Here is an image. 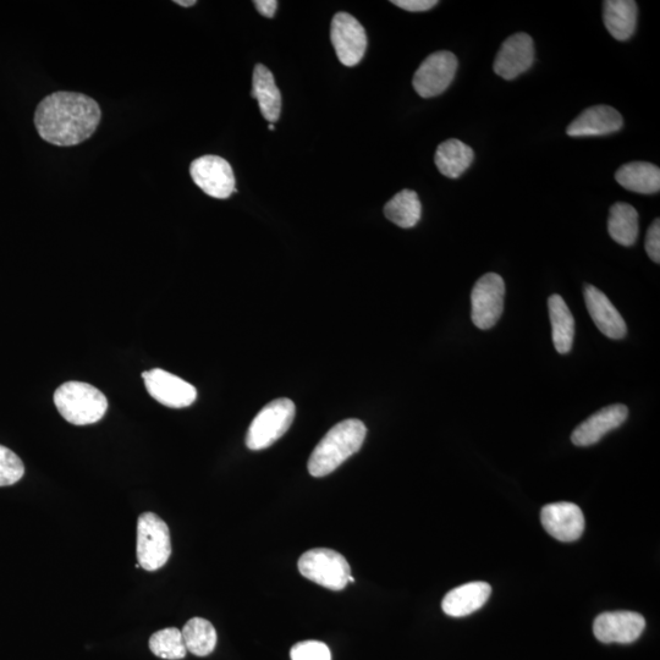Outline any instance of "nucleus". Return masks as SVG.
<instances>
[{
  "label": "nucleus",
  "mask_w": 660,
  "mask_h": 660,
  "mask_svg": "<svg viewBox=\"0 0 660 660\" xmlns=\"http://www.w3.org/2000/svg\"><path fill=\"white\" fill-rule=\"evenodd\" d=\"M102 110L95 99L79 92H54L38 104L35 125L41 139L51 145H80L95 134Z\"/></svg>",
  "instance_id": "1"
},
{
  "label": "nucleus",
  "mask_w": 660,
  "mask_h": 660,
  "mask_svg": "<svg viewBox=\"0 0 660 660\" xmlns=\"http://www.w3.org/2000/svg\"><path fill=\"white\" fill-rule=\"evenodd\" d=\"M365 423L355 418L335 425L318 443L308 460V472L313 477L328 476L356 454L365 442Z\"/></svg>",
  "instance_id": "2"
},
{
  "label": "nucleus",
  "mask_w": 660,
  "mask_h": 660,
  "mask_svg": "<svg viewBox=\"0 0 660 660\" xmlns=\"http://www.w3.org/2000/svg\"><path fill=\"white\" fill-rule=\"evenodd\" d=\"M54 404L64 420L75 426L93 425L101 421L108 409L106 396L84 382H68L57 389Z\"/></svg>",
  "instance_id": "3"
},
{
  "label": "nucleus",
  "mask_w": 660,
  "mask_h": 660,
  "mask_svg": "<svg viewBox=\"0 0 660 660\" xmlns=\"http://www.w3.org/2000/svg\"><path fill=\"white\" fill-rule=\"evenodd\" d=\"M295 415L296 407L290 399L280 398L264 406L247 431V448L263 450L271 447L289 431Z\"/></svg>",
  "instance_id": "4"
},
{
  "label": "nucleus",
  "mask_w": 660,
  "mask_h": 660,
  "mask_svg": "<svg viewBox=\"0 0 660 660\" xmlns=\"http://www.w3.org/2000/svg\"><path fill=\"white\" fill-rule=\"evenodd\" d=\"M137 560L142 569L157 571L172 555L169 527L156 514L145 513L137 521Z\"/></svg>",
  "instance_id": "5"
},
{
  "label": "nucleus",
  "mask_w": 660,
  "mask_h": 660,
  "mask_svg": "<svg viewBox=\"0 0 660 660\" xmlns=\"http://www.w3.org/2000/svg\"><path fill=\"white\" fill-rule=\"evenodd\" d=\"M297 566H299L300 574L307 580L332 591L344 590L351 577L348 560L333 549L308 550L301 555Z\"/></svg>",
  "instance_id": "6"
},
{
  "label": "nucleus",
  "mask_w": 660,
  "mask_h": 660,
  "mask_svg": "<svg viewBox=\"0 0 660 660\" xmlns=\"http://www.w3.org/2000/svg\"><path fill=\"white\" fill-rule=\"evenodd\" d=\"M505 283L499 274L488 273L477 280L471 294L472 322L488 330L498 323L504 311Z\"/></svg>",
  "instance_id": "7"
},
{
  "label": "nucleus",
  "mask_w": 660,
  "mask_h": 660,
  "mask_svg": "<svg viewBox=\"0 0 660 660\" xmlns=\"http://www.w3.org/2000/svg\"><path fill=\"white\" fill-rule=\"evenodd\" d=\"M458 65V58L451 52L442 51L429 55L417 69L412 81L418 96L432 98L442 95L453 82Z\"/></svg>",
  "instance_id": "8"
},
{
  "label": "nucleus",
  "mask_w": 660,
  "mask_h": 660,
  "mask_svg": "<svg viewBox=\"0 0 660 660\" xmlns=\"http://www.w3.org/2000/svg\"><path fill=\"white\" fill-rule=\"evenodd\" d=\"M190 174L194 183L208 196L227 200L234 192L235 175L233 168L224 158L203 156L191 163Z\"/></svg>",
  "instance_id": "9"
},
{
  "label": "nucleus",
  "mask_w": 660,
  "mask_h": 660,
  "mask_svg": "<svg viewBox=\"0 0 660 660\" xmlns=\"http://www.w3.org/2000/svg\"><path fill=\"white\" fill-rule=\"evenodd\" d=\"M330 40L339 62L345 66L360 64L365 57L366 31L360 22L348 13H338L334 16L330 27Z\"/></svg>",
  "instance_id": "10"
},
{
  "label": "nucleus",
  "mask_w": 660,
  "mask_h": 660,
  "mask_svg": "<svg viewBox=\"0 0 660 660\" xmlns=\"http://www.w3.org/2000/svg\"><path fill=\"white\" fill-rule=\"evenodd\" d=\"M147 392L154 400L173 409H183L195 403L197 390L175 374L153 368L142 373Z\"/></svg>",
  "instance_id": "11"
},
{
  "label": "nucleus",
  "mask_w": 660,
  "mask_h": 660,
  "mask_svg": "<svg viewBox=\"0 0 660 660\" xmlns=\"http://www.w3.org/2000/svg\"><path fill=\"white\" fill-rule=\"evenodd\" d=\"M646 629V620L634 612H608L598 615L593 624L594 636L602 643H632Z\"/></svg>",
  "instance_id": "12"
},
{
  "label": "nucleus",
  "mask_w": 660,
  "mask_h": 660,
  "mask_svg": "<svg viewBox=\"0 0 660 660\" xmlns=\"http://www.w3.org/2000/svg\"><path fill=\"white\" fill-rule=\"evenodd\" d=\"M535 62V43L527 33L510 36L499 49L494 60L495 74L504 80H514L524 74Z\"/></svg>",
  "instance_id": "13"
},
{
  "label": "nucleus",
  "mask_w": 660,
  "mask_h": 660,
  "mask_svg": "<svg viewBox=\"0 0 660 660\" xmlns=\"http://www.w3.org/2000/svg\"><path fill=\"white\" fill-rule=\"evenodd\" d=\"M541 521L550 536L560 542H574L585 531V516L576 504L561 502L544 506Z\"/></svg>",
  "instance_id": "14"
},
{
  "label": "nucleus",
  "mask_w": 660,
  "mask_h": 660,
  "mask_svg": "<svg viewBox=\"0 0 660 660\" xmlns=\"http://www.w3.org/2000/svg\"><path fill=\"white\" fill-rule=\"evenodd\" d=\"M627 416H629V410L625 405L615 404L603 407L602 410L588 417L585 422L575 428L571 434V442L576 447H591L598 443L605 434L623 425Z\"/></svg>",
  "instance_id": "15"
},
{
  "label": "nucleus",
  "mask_w": 660,
  "mask_h": 660,
  "mask_svg": "<svg viewBox=\"0 0 660 660\" xmlns=\"http://www.w3.org/2000/svg\"><path fill=\"white\" fill-rule=\"evenodd\" d=\"M583 296L588 313L605 337L614 340L623 339L627 333L626 323L607 295L596 286L587 284Z\"/></svg>",
  "instance_id": "16"
},
{
  "label": "nucleus",
  "mask_w": 660,
  "mask_h": 660,
  "mask_svg": "<svg viewBox=\"0 0 660 660\" xmlns=\"http://www.w3.org/2000/svg\"><path fill=\"white\" fill-rule=\"evenodd\" d=\"M624 120L618 110L609 106H594L583 112L569 125L571 137L604 136L623 129Z\"/></svg>",
  "instance_id": "17"
},
{
  "label": "nucleus",
  "mask_w": 660,
  "mask_h": 660,
  "mask_svg": "<svg viewBox=\"0 0 660 660\" xmlns=\"http://www.w3.org/2000/svg\"><path fill=\"white\" fill-rule=\"evenodd\" d=\"M487 582H470L447 593L442 602L443 612L453 618L471 615L480 610L491 597Z\"/></svg>",
  "instance_id": "18"
},
{
  "label": "nucleus",
  "mask_w": 660,
  "mask_h": 660,
  "mask_svg": "<svg viewBox=\"0 0 660 660\" xmlns=\"http://www.w3.org/2000/svg\"><path fill=\"white\" fill-rule=\"evenodd\" d=\"M252 98L257 99L263 118L273 124L282 112V93L275 85L274 76L266 66L256 65L252 79Z\"/></svg>",
  "instance_id": "19"
},
{
  "label": "nucleus",
  "mask_w": 660,
  "mask_h": 660,
  "mask_svg": "<svg viewBox=\"0 0 660 660\" xmlns=\"http://www.w3.org/2000/svg\"><path fill=\"white\" fill-rule=\"evenodd\" d=\"M603 20L615 40L624 42L634 35L637 26V4L634 0H607L603 3Z\"/></svg>",
  "instance_id": "20"
},
{
  "label": "nucleus",
  "mask_w": 660,
  "mask_h": 660,
  "mask_svg": "<svg viewBox=\"0 0 660 660\" xmlns=\"http://www.w3.org/2000/svg\"><path fill=\"white\" fill-rule=\"evenodd\" d=\"M615 179L624 189L637 194L652 195L660 190V169L648 162H631L615 173Z\"/></svg>",
  "instance_id": "21"
},
{
  "label": "nucleus",
  "mask_w": 660,
  "mask_h": 660,
  "mask_svg": "<svg viewBox=\"0 0 660 660\" xmlns=\"http://www.w3.org/2000/svg\"><path fill=\"white\" fill-rule=\"evenodd\" d=\"M548 310L555 350L561 355L569 354L575 339L574 316L560 295L549 297Z\"/></svg>",
  "instance_id": "22"
},
{
  "label": "nucleus",
  "mask_w": 660,
  "mask_h": 660,
  "mask_svg": "<svg viewBox=\"0 0 660 660\" xmlns=\"http://www.w3.org/2000/svg\"><path fill=\"white\" fill-rule=\"evenodd\" d=\"M475 153L470 146L460 140H447L437 148L436 162L440 173L449 179H458L471 167Z\"/></svg>",
  "instance_id": "23"
},
{
  "label": "nucleus",
  "mask_w": 660,
  "mask_h": 660,
  "mask_svg": "<svg viewBox=\"0 0 660 660\" xmlns=\"http://www.w3.org/2000/svg\"><path fill=\"white\" fill-rule=\"evenodd\" d=\"M384 214L400 228H414L422 216L420 197L412 190L400 191L385 205Z\"/></svg>",
  "instance_id": "24"
},
{
  "label": "nucleus",
  "mask_w": 660,
  "mask_h": 660,
  "mask_svg": "<svg viewBox=\"0 0 660 660\" xmlns=\"http://www.w3.org/2000/svg\"><path fill=\"white\" fill-rule=\"evenodd\" d=\"M609 235L621 246H632L638 238V213L629 203L618 202L610 208Z\"/></svg>",
  "instance_id": "25"
},
{
  "label": "nucleus",
  "mask_w": 660,
  "mask_h": 660,
  "mask_svg": "<svg viewBox=\"0 0 660 660\" xmlns=\"http://www.w3.org/2000/svg\"><path fill=\"white\" fill-rule=\"evenodd\" d=\"M183 634L187 652L197 657H207L217 645V631L208 620L194 618L187 621Z\"/></svg>",
  "instance_id": "26"
},
{
  "label": "nucleus",
  "mask_w": 660,
  "mask_h": 660,
  "mask_svg": "<svg viewBox=\"0 0 660 660\" xmlns=\"http://www.w3.org/2000/svg\"><path fill=\"white\" fill-rule=\"evenodd\" d=\"M150 649L154 656L167 660L184 659L187 653L183 634L176 627H168L153 634Z\"/></svg>",
  "instance_id": "27"
},
{
  "label": "nucleus",
  "mask_w": 660,
  "mask_h": 660,
  "mask_svg": "<svg viewBox=\"0 0 660 660\" xmlns=\"http://www.w3.org/2000/svg\"><path fill=\"white\" fill-rule=\"evenodd\" d=\"M25 473L24 462L7 447L0 445V487L18 483Z\"/></svg>",
  "instance_id": "28"
},
{
  "label": "nucleus",
  "mask_w": 660,
  "mask_h": 660,
  "mask_svg": "<svg viewBox=\"0 0 660 660\" xmlns=\"http://www.w3.org/2000/svg\"><path fill=\"white\" fill-rule=\"evenodd\" d=\"M290 657L291 660H332V653L326 643L304 641L291 648Z\"/></svg>",
  "instance_id": "29"
},
{
  "label": "nucleus",
  "mask_w": 660,
  "mask_h": 660,
  "mask_svg": "<svg viewBox=\"0 0 660 660\" xmlns=\"http://www.w3.org/2000/svg\"><path fill=\"white\" fill-rule=\"evenodd\" d=\"M646 251L647 255L653 262L660 263V222L659 219L654 220L651 227H649L646 236Z\"/></svg>",
  "instance_id": "30"
},
{
  "label": "nucleus",
  "mask_w": 660,
  "mask_h": 660,
  "mask_svg": "<svg viewBox=\"0 0 660 660\" xmlns=\"http://www.w3.org/2000/svg\"><path fill=\"white\" fill-rule=\"evenodd\" d=\"M392 4L411 13L431 10L438 4L437 0H393Z\"/></svg>",
  "instance_id": "31"
},
{
  "label": "nucleus",
  "mask_w": 660,
  "mask_h": 660,
  "mask_svg": "<svg viewBox=\"0 0 660 660\" xmlns=\"http://www.w3.org/2000/svg\"><path fill=\"white\" fill-rule=\"evenodd\" d=\"M253 4L256 5V9L260 11V14L266 16V18H273L278 8V2H275V0H255Z\"/></svg>",
  "instance_id": "32"
},
{
  "label": "nucleus",
  "mask_w": 660,
  "mask_h": 660,
  "mask_svg": "<svg viewBox=\"0 0 660 660\" xmlns=\"http://www.w3.org/2000/svg\"><path fill=\"white\" fill-rule=\"evenodd\" d=\"M175 4L180 5V7L190 8L196 5V0H175Z\"/></svg>",
  "instance_id": "33"
},
{
  "label": "nucleus",
  "mask_w": 660,
  "mask_h": 660,
  "mask_svg": "<svg viewBox=\"0 0 660 660\" xmlns=\"http://www.w3.org/2000/svg\"><path fill=\"white\" fill-rule=\"evenodd\" d=\"M268 129H269V130H272V131L275 130V126H274V124H269V125H268Z\"/></svg>",
  "instance_id": "34"
}]
</instances>
